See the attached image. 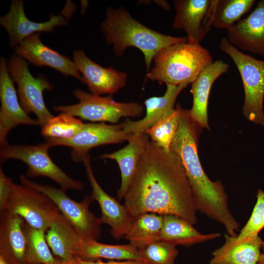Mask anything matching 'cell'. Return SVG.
Wrapping results in <instances>:
<instances>
[{
	"mask_svg": "<svg viewBox=\"0 0 264 264\" xmlns=\"http://www.w3.org/2000/svg\"><path fill=\"white\" fill-rule=\"evenodd\" d=\"M74 258L78 264H145L142 261H110L107 262H104L100 259H98L95 261H92L84 259L77 256L74 257Z\"/></svg>",
	"mask_w": 264,
	"mask_h": 264,
	"instance_id": "35",
	"label": "cell"
},
{
	"mask_svg": "<svg viewBox=\"0 0 264 264\" xmlns=\"http://www.w3.org/2000/svg\"><path fill=\"white\" fill-rule=\"evenodd\" d=\"M220 47L232 59L242 78L244 91L242 110L244 116L264 127V61L242 53L224 37Z\"/></svg>",
	"mask_w": 264,
	"mask_h": 264,
	"instance_id": "5",
	"label": "cell"
},
{
	"mask_svg": "<svg viewBox=\"0 0 264 264\" xmlns=\"http://www.w3.org/2000/svg\"><path fill=\"white\" fill-rule=\"evenodd\" d=\"M178 126L170 150L180 158L192 189L197 211L233 229L238 222L228 208V197L220 181H212L205 174L198 153V135L202 129L191 118L190 110L176 106Z\"/></svg>",
	"mask_w": 264,
	"mask_h": 264,
	"instance_id": "2",
	"label": "cell"
},
{
	"mask_svg": "<svg viewBox=\"0 0 264 264\" xmlns=\"http://www.w3.org/2000/svg\"><path fill=\"white\" fill-rule=\"evenodd\" d=\"M176 246L157 241L139 250L142 261L145 264H175L178 254Z\"/></svg>",
	"mask_w": 264,
	"mask_h": 264,
	"instance_id": "32",
	"label": "cell"
},
{
	"mask_svg": "<svg viewBox=\"0 0 264 264\" xmlns=\"http://www.w3.org/2000/svg\"><path fill=\"white\" fill-rule=\"evenodd\" d=\"M51 147L47 141L33 145H11L7 142L0 146V162L9 159L21 160L28 167L26 176L47 177L58 184L65 191L69 189L81 190L83 188L82 183L71 178L52 161L48 154Z\"/></svg>",
	"mask_w": 264,
	"mask_h": 264,
	"instance_id": "7",
	"label": "cell"
},
{
	"mask_svg": "<svg viewBox=\"0 0 264 264\" xmlns=\"http://www.w3.org/2000/svg\"><path fill=\"white\" fill-rule=\"evenodd\" d=\"M163 220L162 215L153 213L134 216L124 237L130 244L140 250L159 240Z\"/></svg>",
	"mask_w": 264,
	"mask_h": 264,
	"instance_id": "26",
	"label": "cell"
},
{
	"mask_svg": "<svg viewBox=\"0 0 264 264\" xmlns=\"http://www.w3.org/2000/svg\"><path fill=\"white\" fill-rule=\"evenodd\" d=\"M88 154L82 162L88 178L92 189L91 197L96 200L100 208L101 223H106L110 227V233L116 239L124 237L134 216L125 205L120 204L114 198L108 195L100 186L96 179L91 166Z\"/></svg>",
	"mask_w": 264,
	"mask_h": 264,
	"instance_id": "14",
	"label": "cell"
},
{
	"mask_svg": "<svg viewBox=\"0 0 264 264\" xmlns=\"http://www.w3.org/2000/svg\"><path fill=\"white\" fill-rule=\"evenodd\" d=\"M261 248L263 249V253L260 255L258 264H264V241L262 242Z\"/></svg>",
	"mask_w": 264,
	"mask_h": 264,
	"instance_id": "36",
	"label": "cell"
},
{
	"mask_svg": "<svg viewBox=\"0 0 264 264\" xmlns=\"http://www.w3.org/2000/svg\"><path fill=\"white\" fill-rule=\"evenodd\" d=\"M229 68L228 64L216 60L206 66L192 83L190 92L193 95V105L190 114L193 120L201 128L209 129L208 103L212 86Z\"/></svg>",
	"mask_w": 264,
	"mask_h": 264,
	"instance_id": "20",
	"label": "cell"
},
{
	"mask_svg": "<svg viewBox=\"0 0 264 264\" xmlns=\"http://www.w3.org/2000/svg\"><path fill=\"white\" fill-rule=\"evenodd\" d=\"M128 141L129 143L120 150L104 154L100 157L114 160L119 166L121 176V183L117 193L119 200L124 198L141 155L150 142L149 136L145 132L133 134Z\"/></svg>",
	"mask_w": 264,
	"mask_h": 264,
	"instance_id": "23",
	"label": "cell"
},
{
	"mask_svg": "<svg viewBox=\"0 0 264 264\" xmlns=\"http://www.w3.org/2000/svg\"><path fill=\"white\" fill-rule=\"evenodd\" d=\"M254 0H219L213 26L227 29L248 12Z\"/></svg>",
	"mask_w": 264,
	"mask_h": 264,
	"instance_id": "29",
	"label": "cell"
},
{
	"mask_svg": "<svg viewBox=\"0 0 264 264\" xmlns=\"http://www.w3.org/2000/svg\"><path fill=\"white\" fill-rule=\"evenodd\" d=\"M132 135L125 132L122 123H84L81 130L70 138H47L46 141L51 147L64 146L71 148L72 160L79 162L83 161L91 149L100 145L128 141Z\"/></svg>",
	"mask_w": 264,
	"mask_h": 264,
	"instance_id": "11",
	"label": "cell"
},
{
	"mask_svg": "<svg viewBox=\"0 0 264 264\" xmlns=\"http://www.w3.org/2000/svg\"><path fill=\"white\" fill-rule=\"evenodd\" d=\"M0 23L7 31L11 45H19L26 38L38 32H50L58 26L67 24L64 16L52 15L50 20L44 22L30 21L25 15L23 1L12 0L10 10L0 18Z\"/></svg>",
	"mask_w": 264,
	"mask_h": 264,
	"instance_id": "16",
	"label": "cell"
},
{
	"mask_svg": "<svg viewBox=\"0 0 264 264\" xmlns=\"http://www.w3.org/2000/svg\"><path fill=\"white\" fill-rule=\"evenodd\" d=\"M226 30L227 39L234 46L264 57V0Z\"/></svg>",
	"mask_w": 264,
	"mask_h": 264,
	"instance_id": "17",
	"label": "cell"
},
{
	"mask_svg": "<svg viewBox=\"0 0 264 264\" xmlns=\"http://www.w3.org/2000/svg\"><path fill=\"white\" fill-rule=\"evenodd\" d=\"M8 68L17 84L22 108L27 113H34L40 125L43 127L54 116L46 107L43 98L44 91L52 89L51 84L44 77H33L28 69L27 62L18 55L10 58Z\"/></svg>",
	"mask_w": 264,
	"mask_h": 264,
	"instance_id": "10",
	"label": "cell"
},
{
	"mask_svg": "<svg viewBox=\"0 0 264 264\" xmlns=\"http://www.w3.org/2000/svg\"><path fill=\"white\" fill-rule=\"evenodd\" d=\"M159 240L175 246H189L220 237L219 233L203 234L188 220L173 215H164Z\"/></svg>",
	"mask_w": 264,
	"mask_h": 264,
	"instance_id": "25",
	"label": "cell"
},
{
	"mask_svg": "<svg viewBox=\"0 0 264 264\" xmlns=\"http://www.w3.org/2000/svg\"><path fill=\"white\" fill-rule=\"evenodd\" d=\"M219 0H175L172 26L184 30L187 42L200 44L213 26Z\"/></svg>",
	"mask_w": 264,
	"mask_h": 264,
	"instance_id": "12",
	"label": "cell"
},
{
	"mask_svg": "<svg viewBox=\"0 0 264 264\" xmlns=\"http://www.w3.org/2000/svg\"><path fill=\"white\" fill-rule=\"evenodd\" d=\"M0 264H10L1 255H0Z\"/></svg>",
	"mask_w": 264,
	"mask_h": 264,
	"instance_id": "38",
	"label": "cell"
},
{
	"mask_svg": "<svg viewBox=\"0 0 264 264\" xmlns=\"http://www.w3.org/2000/svg\"><path fill=\"white\" fill-rule=\"evenodd\" d=\"M84 123L71 115L60 113L53 116L42 127L41 134L45 138L66 139L75 135L82 128Z\"/></svg>",
	"mask_w": 264,
	"mask_h": 264,
	"instance_id": "30",
	"label": "cell"
},
{
	"mask_svg": "<svg viewBox=\"0 0 264 264\" xmlns=\"http://www.w3.org/2000/svg\"><path fill=\"white\" fill-rule=\"evenodd\" d=\"M264 227V191L258 190L256 203L247 223L237 237L242 240L258 235Z\"/></svg>",
	"mask_w": 264,
	"mask_h": 264,
	"instance_id": "33",
	"label": "cell"
},
{
	"mask_svg": "<svg viewBox=\"0 0 264 264\" xmlns=\"http://www.w3.org/2000/svg\"><path fill=\"white\" fill-rule=\"evenodd\" d=\"M124 205L133 216L145 213L173 215L195 225L197 210L179 157L149 142L125 194Z\"/></svg>",
	"mask_w": 264,
	"mask_h": 264,
	"instance_id": "1",
	"label": "cell"
},
{
	"mask_svg": "<svg viewBox=\"0 0 264 264\" xmlns=\"http://www.w3.org/2000/svg\"><path fill=\"white\" fill-rule=\"evenodd\" d=\"M20 180L22 184L38 190L48 197L80 236L96 241L100 238V218L96 217L89 209L93 200L91 196L88 195L83 200L78 202L68 197L61 189L35 183L22 175H21Z\"/></svg>",
	"mask_w": 264,
	"mask_h": 264,
	"instance_id": "8",
	"label": "cell"
},
{
	"mask_svg": "<svg viewBox=\"0 0 264 264\" xmlns=\"http://www.w3.org/2000/svg\"><path fill=\"white\" fill-rule=\"evenodd\" d=\"M79 100L77 104L54 106L55 111L66 113L83 120L92 122L117 123L123 117H137L144 108L136 102L122 103L114 100L111 96L102 97L77 88L73 91Z\"/></svg>",
	"mask_w": 264,
	"mask_h": 264,
	"instance_id": "6",
	"label": "cell"
},
{
	"mask_svg": "<svg viewBox=\"0 0 264 264\" xmlns=\"http://www.w3.org/2000/svg\"><path fill=\"white\" fill-rule=\"evenodd\" d=\"M71 253L74 257L88 259L142 261L139 250L132 245L102 243L80 236L73 228L70 236Z\"/></svg>",
	"mask_w": 264,
	"mask_h": 264,
	"instance_id": "21",
	"label": "cell"
},
{
	"mask_svg": "<svg viewBox=\"0 0 264 264\" xmlns=\"http://www.w3.org/2000/svg\"><path fill=\"white\" fill-rule=\"evenodd\" d=\"M2 211L20 216L30 226L45 232L61 212L43 193L22 184L13 183L11 195Z\"/></svg>",
	"mask_w": 264,
	"mask_h": 264,
	"instance_id": "9",
	"label": "cell"
},
{
	"mask_svg": "<svg viewBox=\"0 0 264 264\" xmlns=\"http://www.w3.org/2000/svg\"><path fill=\"white\" fill-rule=\"evenodd\" d=\"M178 126V111L176 108L172 114L160 119L147 129L145 132L151 137L153 142L169 152Z\"/></svg>",
	"mask_w": 264,
	"mask_h": 264,
	"instance_id": "31",
	"label": "cell"
},
{
	"mask_svg": "<svg viewBox=\"0 0 264 264\" xmlns=\"http://www.w3.org/2000/svg\"><path fill=\"white\" fill-rule=\"evenodd\" d=\"M15 51L17 55L36 66H48L65 76L82 80V75L74 62L44 44L39 33L26 38L16 46Z\"/></svg>",
	"mask_w": 264,
	"mask_h": 264,
	"instance_id": "18",
	"label": "cell"
},
{
	"mask_svg": "<svg viewBox=\"0 0 264 264\" xmlns=\"http://www.w3.org/2000/svg\"><path fill=\"white\" fill-rule=\"evenodd\" d=\"M224 238V243L212 253L210 264H258L263 242L258 235L238 240L225 234Z\"/></svg>",
	"mask_w": 264,
	"mask_h": 264,
	"instance_id": "24",
	"label": "cell"
},
{
	"mask_svg": "<svg viewBox=\"0 0 264 264\" xmlns=\"http://www.w3.org/2000/svg\"><path fill=\"white\" fill-rule=\"evenodd\" d=\"M58 264H78L74 258L66 261H61Z\"/></svg>",
	"mask_w": 264,
	"mask_h": 264,
	"instance_id": "37",
	"label": "cell"
},
{
	"mask_svg": "<svg viewBox=\"0 0 264 264\" xmlns=\"http://www.w3.org/2000/svg\"><path fill=\"white\" fill-rule=\"evenodd\" d=\"M101 29L114 54L122 55L127 47H135L144 55L147 73L155 54L169 45L187 42V37H173L147 27L134 19L125 9L109 8Z\"/></svg>",
	"mask_w": 264,
	"mask_h": 264,
	"instance_id": "3",
	"label": "cell"
},
{
	"mask_svg": "<svg viewBox=\"0 0 264 264\" xmlns=\"http://www.w3.org/2000/svg\"><path fill=\"white\" fill-rule=\"evenodd\" d=\"M190 84L177 86L167 84L166 90L162 96H153L145 101L146 114L141 119L131 121L128 119L122 123L127 133L133 134L145 131L160 119L172 114L175 110L176 100L180 92Z\"/></svg>",
	"mask_w": 264,
	"mask_h": 264,
	"instance_id": "22",
	"label": "cell"
},
{
	"mask_svg": "<svg viewBox=\"0 0 264 264\" xmlns=\"http://www.w3.org/2000/svg\"><path fill=\"white\" fill-rule=\"evenodd\" d=\"M71 225L61 214L57 220L45 232L47 244L57 258L63 261L74 258L69 243Z\"/></svg>",
	"mask_w": 264,
	"mask_h": 264,
	"instance_id": "28",
	"label": "cell"
},
{
	"mask_svg": "<svg viewBox=\"0 0 264 264\" xmlns=\"http://www.w3.org/2000/svg\"><path fill=\"white\" fill-rule=\"evenodd\" d=\"M73 62L82 74V81L87 85L91 93L100 95L113 94L123 88L127 75L124 71L112 67H104L89 59L81 50L73 54Z\"/></svg>",
	"mask_w": 264,
	"mask_h": 264,
	"instance_id": "15",
	"label": "cell"
},
{
	"mask_svg": "<svg viewBox=\"0 0 264 264\" xmlns=\"http://www.w3.org/2000/svg\"><path fill=\"white\" fill-rule=\"evenodd\" d=\"M27 240V260L28 264H58L61 260L55 258L45 239V231L24 224Z\"/></svg>",
	"mask_w": 264,
	"mask_h": 264,
	"instance_id": "27",
	"label": "cell"
},
{
	"mask_svg": "<svg viewBox=\"0 0 264 264\" xmlns=\"http://www.w3.org/2000/svg\"><path fill=\"white\" fill-rule=\"evenodd\" d=\"M0 144L7 143L9 132L18 125H40L37 119L31 118L19 103L13 81L9 74L4 58L0 62Z\"/></svg>",
	"mask_w": 264,
	"mask_h": 264,
	"instance_id": "13",
	"label": "cell"
},
{
	"mask_svg": "<svg viewBox=\"0 0 264 264\" xmlns=\"http://www.w3.org/2000/svg\"><path fill=\"white\" fill-rule=\"evenodd\" d=\"M146 78L160 84L177 86L192 84L203 68L212 63L209 51L200 44H175L160 50Z\"/></svg>",
	"mask_w": 264,
	"mask_h": 264,
	"instance_id": "4",
	"label": "cell"
},
{
	"mask_svg": "<svg viewBox=\"0 0 264 264\" xmlns=\"http://www.w3.org/2000/svg\"><path fill=\"white\" fill-rule=\"evenodd\" d=\"M13 182L0 169V210L4 209L11 195Z\"/></svg>",
	"mask_w": 264,
	"mask_h": 264,
	"instance_id": "34",
	"label": "cell"
},
{
	"mask_svg": "<svg viewBox=\"0 0 264 264\" xmlns=\"http://www.w3.org/2000/svg\"><path fill=\"white\" fill-rule=\"evenodd\" d=\"M24 223L19 215L0 212V255L10 264H28Z\"/></svg>",
	"mask_w": 264,
	"mask_h": 264,
	"instance_id": "19",
	"label": "cell"
}]
</instances>
